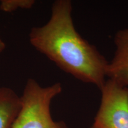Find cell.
<instances>
[{"label":"cell","mask_w":128,"mask_h":128,"mask_svg":"<svg viewBox=\"0 0 128 128\" xmlns=\"http://www.w3.org/2000/svg\"><path fill=\"white\" fill-rule=\"evenodd\" d=\"M34 4V0H2L0 1V10L12 12L19 9L31 8Z\"/></svg>","instance_id":"cell-6"},{"label":"cell","mask_w":128,"mask_h":128,"mask_svg":"<svg viewBox=\"0 0 128 128\" xmlns=\"http://www.w3.org/2000/svg\"><path fill=\"white\" fill-rule=\"evenodd\" d=\"M20 108V96L10 88L0 87V128H12Z\"/></svg>","instance_id":"cell-5"},{"label":"cell","mask_w":128,"mask_h":128,"mask_svg":"<svg viewBox=\"0 0 128 128\" xmlns=\"http://www.w3.org/2000/svg\"><path fill=\"white\" fill-rule=\"evenodd\" d=\"M100 90V105L90 128H128V87L108 79Z\"/></svg>","instance_id":"cell-3"},{"label":"cell","mask_w":128,"mask_h":128,"mask_svg":"<svg viewBox=\"0 0 128 128\" xmlns=\"http://www.w3.org/2000/svg\"><path fill=\"white\" fill-rule=\"evenodd\" d=\"M114 42L116 49L113 59L108 62L107 77L128 87V28L117 32Z\"/></svg>","instance_id":"cell-4"},{"label":"cell","mask_w":128,"mask_h":128,"mask_svg":"<svg viewBox=\"0 0 128 128\" xmlns=\"http://www.w3.org/2000/svg\"><path fill=\"white\" fill-rule=\"evenodd\" d=\"M72 12L71 1H55L49 21L30 30V43L60 70L100 90L107 80L108 62L78 33Z\"/></svg>","instance_id":"cell-1"},{"label":"cell","mask_w":128,"mask_h":128,"mask_svg":"<svg viewBox=\"0 0 128 128\" xmlns=\"http://www.w3.org/2000/svg\"><path fill=\"white\" fill-rule=\"evenodd\" d=\"M62 91L60 82L42 87L29 78L20 96V110L12 128H68L64 122L54 120L50 113L52 100Z\"/></svg>","instance_id":"cell-2"},{"label":"cell","mask_w":128,"mask_h":128,"mask_svg":"<svg viewBox=\"0 0 128 128\" xmlns=\"http://www.w3.org/2000/svg\"><path fill=\"white\" fill-rule=\"evenodd\" d=\"M6 47V44H5L4 41L3 40L1 36H0V54L2 53L5 50Z\"/></svg>","instance_id":"cell-7"}]
</instances>
